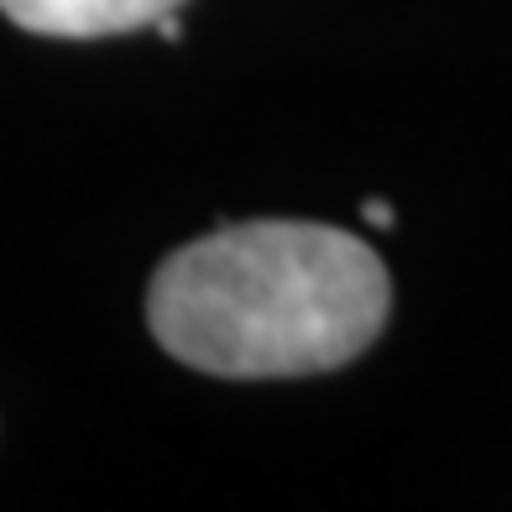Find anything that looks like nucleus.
Segmentation results:
<instances>
[{"label":"nucleus","instance_id":"obj_1","mask_svg":"<svg viewBox=\"0 0 512 512\" xmlns=\"http://www.w3.org/2000/svg\"><path fill=\"white\" fill-rule=\"evenodd\" d=\"M392 314L382 256L319 220H246L152 272L147 324L178 366L230 382L314 377L356 361Z\"/></svg>","mask_w":512,"mask_h":512},{"label":"nucleus","instance_id":"obj_2","mask_svg":"<svg viewBox=\"0 0 512 512\" xmlns=\"http://www.w3.org/2000/svg\"><path fill=\"white\" fill-rule=\"evenodd\" d=\"M183 0H0V16L32 37H121L157 27Z\"/></svg>","mask_w":512,"mask_h":512},{"label":"nucleus","instance_id":"obj_3","mask_svg":"<svg viewBox=\"0 0 512 512\" xmlns=\"http://www.w3.org/2000/svg\"><path fill=\"white\" fill-rule=\"evenodd\" d=\"M361 220L377 225V230H392V225H398V209L382 204V199H366V204H361Z\"/></svg>","mask_w":512,"mask_h":512},{"label":"nucleus","instance_id":"obj_4","mask_svg":"<svg viewBox=\"0 0 512 512\" xmlns=\"http://www.w3.org/2000/svg\"><path fill=\"white\" fill-rule=\"evenodd\" d=\"M157 32L168 37V42H178V37H183V21H178V11H168V16H162V21H157Z\"/></svg>","mask_w":512,"mask_h":512}]
</instances>
